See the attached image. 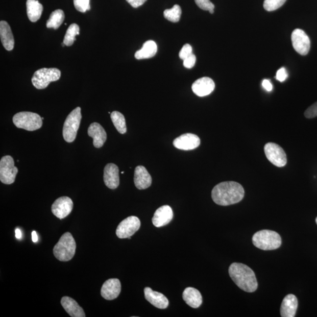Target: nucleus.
I'll return each instance as SVG.
<instances>
[{
	"label": "nucleus",
	"instance_id": "obj_1",
	"mask_svg": "<svg viewBox=\"0 0 317 317\" xmlns=\"http://www.w3.org/2000/svg\"><path fill=\"white\" fill-rule=\"evenodd\" d=\"M245 197L244 188L236 182H224L214 186L211 198L217 205L229 206L240 202Z\"/></svg>",
	"mask_w": 317,
	"mask_h": 317
},
{
	"label": "nucleus",
	"instance_id": "obj_2",
	"mask_svg": "<svg viewBox=\"0 0 317 317\" xmlns=\"http://www.w3.org/2000/svg\"><path fill=\"white\" fill-rule=\"evenodd\" d=\"M229 273L231 279L242 290L253 292L257 289L258 283L255 274L248 265L242 263H232L230 266Z\"/></svg>",
	"mask_w": 317,
	"mask_h": 317
},
{
	"label": "nucleus",
	"instance_id": "obj_3",
	"mask_svg": "<svg viewBox=\"0 0 317 317\" xmlns=\"http://www.w3.org/2000/svg\"><path fill=\"white\" fill-rule=\"evenodd\" d=\"M76 248V242L72 235L66 232L62 235L57 245L54 246L53 252L58 260L68 261L75 255Z\"/></svg>",
	"mask_w": 317,
	"mask_h": 317
},
{
	"label": "nucleus",
	"instance_id": "obj_4",
	"mask_svg": "<svg viewBox=\"0 0 317 317\" xmlns=\"http://www.w3.org/2000/svg\"><path fill=\"white\" fill-rule=\"evenodd\" d=\"M253 243L256 248L263 250H273L279 248L281 238L279 233L269 230H260L254 234Z\"/></svg>",
	"mask_w": 317,
	"mask_h": 317
},
{
	"label": "nucleus",
	"instance_id": "obj_5",
	"mask_svg": "<svg viewBox=\"0 0 317 317\" xmlns=\"http://www.w3.org/2000/svg\"><path fill=\"white\" fill-rule=\"evenodd\" d=\"M13 120L17 128L28 131H36L42 125V117L37 113L31 112L17 113L14 116Z\"/></svg>",
	"mask_w": 317,
	"mask_h": 317
},
{
	"label": "nucleus",
	"instance_id": "obj_6",
	"mask_svg": "<svg viewBox=\"0 0 317 317\" xmlns=\"http://www.w3.org/2000/svg\"><path fill=\"white\" fill-rule=\"evenodd\" d=\"M61 73L56 68H41L35 71L32 78V83L38 89H43L48 87L52 82L60 80Z\"/></svg>",
	"mask_w": 317,
	"mask_h": 317
},
{
	"label": "nucleus",
	"instance_id": "obj_7",
	"mask_svg": "<svg viewBox=\"0 0 317 317\" xmlns=\"http://www.w3.org/2000/svg\"><path fill=\"white\" fill-rule=\"evenodd\" d=\"M82 119L81 109L77 107L69 113L63 127L64 139L68 143L75 140Z\"/></svg>",
	"mask_w": 317,
	"mask_h": 317
},
{
	"label": "nucleus",
	"instance_id": "obj_8",
	"mask_svg": "<svg viewBox=\"0 0 317 317\" xmlns=\"http://www.w3.org/2000/svg\"><path fill=\"white\" fill-rule=\"evenodd\" d=\"M17 173L13 158L9 155L4 156L0 161V181L6 185H11L15 182Z\"/></svg>",
	"mask_w": 317,
	"mask_h": 317
},
{
	"label": "nucleus",
	"instance_id": "obj_9",
	"mask_svg": "<svg viewBox=\"0 0 317 317\" xmlns=\"http://www.w3.org/2000/svg\"><path fill=\"white\" fill-rule=\"evenodd\" d=\"M266 157L277 167H283L287 164V155L283 148L275 143H268L264 147Z\"/></svg>",
	"mask_w": 317,
	"mask_h": 317
},
{
	"label": "nucleus",
	"instance_id": "obj_10",
	"mask_svg": "<svg viewBox=\"0 0 317 317\" xmlns=\"http://www.w3.org/2000/svg\"><path fill=\"white\" fill-rule=\"evenodd\" d=\"M140 228L139 218L136 216H129L119 223L116 234L119 238H131Z\"/></svg>",
	"mask_w": 317,
	"mask_h": 317
},
{
	"label": "nucleus",
	"instance_id": "obj_11",
	"mask_svg": "<svg viewBox=\"0 0 317 317\" xmlns=\"http://www.w3.org/2000/svg\"><path fill=\"white\" fill-rule=\"evenodd\" d=\"M291 41L294 48L301 56H306L310 52V40L303 30H294L291 35Z\"/></svg>",
	"mask_w": 317,
	"mask_h": 317
},
{
	"label": "nucleus",
	"instance_id": "obj_12",
	"mask_svg": "<svg viewBox=\"0 0 317 317\" xmlns=\"http://www.w3.org/2000/svg\"><path fill=\"white\" fill-rule=\"evenodd\" d=\"M73 206L71 199L63 197L57 199L54 202L52 207V210L55 216L60 219H63L71 213Z\"/></svg>",
	"mask_w": 317,
	"mask_h": 317
},
{
	"label": "nucleus",
	"instance_id": "obj_13",
	"mask_svg": "<svg viewBox=\"0 0 317 317\" xmlns=\"http://www.w3.org/2000/svg\"><path fill=\"white\" fill-rule=\"evenodd\" d=\"M173 144L179 150L190 151L194 150L200 145L201 139L197 135L187 133L176 138Z\"/></svg>",
	"mask_w": 317,
	"mask_h": 317
},
{
	"label": "nucleus",
	"instance_id": "obj_14",
	"mask_svg": "<svg viewBox=\"0 0 317 317\" xmlns=\"http://www.w3.org/2000/svg\"><path fill=\"white\" fill-rule=\"evenodd\" d=\"M121 284L119 279H111L105 282L101 288V295L107 300H113L119 296Z\"/></svg>",
	"mask_w": 317,
	"mask_h": 317
},
{
	"label": "nucleus",
	"instance_id": "obj_15",
	"mask_svg": "<svg viewBox=\"0 0 317 317\" xmlns=\"http://www.w3.org/2000/svg\"><path fill=\"white\" fill-rule=\"evenodd\" d=\"M173 217L174 212L171 207L162 206L156 210L152 218V223L156 228H160L169 224Z\"/></svg>",
	"mask_w": 317,
	"mask_h": 317
},
{
	"label": "nucleus",
	"instance_id": "obj_16",
	"mask_svg": "<svg viewBox=\"0 0 317 317\" xmlns=\"http://www.w3.org/2000/svg\"><path fill=\"white\" fill-rule=\"evenodd\" d=\"M215 84L209 77H203L196 81L191 87L193 92L200 97L206 96L214 91Z\"/></svg>",
	"mask_w": 317,
	"mask_h": 317
},
{
	"label": "nucleus",
	"instance_id": "obj_17",
	"mask_svg": "<svg viewBox=\"0 0 317 317\" xmlns=\"http://www.w3.org/2000/svg\"><path fill=\"white\" fill-rule=\"evenodd\" d=\"M119 168L116 164L108 163L104 169V181L109 189H115L119 185Z\"/></svg>",
	"mask_w": 317,
	"mask_h": 317
},
{
	"label": "nucleus",
	"instance_id": "obj_18",
	"mask_svg": "<svg viewBox=\"0 0 317 317\" xmlns=\"http://www.w3.org/2000/svg\"><path fill=\"white\" fill-rule=\"evenodd\" d=\"M88 134L93 138V144L96 148L103 147L107 140V133L99 123H94L91 124L88 128Z\"/></svg>",
	"mask_w": 317,
	"mask_h": 317
},
{
	"label": "nucleus",
	"instance_id": "obj_19",
	"mask_svg": "<svg viewBox=\"0 0 317 317\" xmlns=\"http://www.w3.org/2000/svg\"><path fill=\"white\" fill-rule=\"evenodd\" d=\"M146 300L156 308L165 309L169 305V300L163 294L153 291L150 287L144 289Z\"/></svg>",
	"mask_w": 317,
	"mask_h": 317
},
{
	"label": "nucleus",
	"instance_id": "obj_20",
	"mask_svg": "<svg viewBox=\"0 0 317 317\" xmlns=\"http://www.w3.org/2000/svg\"><path fill=\"white\" fill-rule=\"evenodd\" d=\"M134 183L135 186L139 190L146 189L151 186L152 177L144 166H138L135 168Z\"/></svg>",
	"mask_w": 317,
	"mask_h": 317
},
{
	"label": "nucleus",
	"instance_id": "obj_21",
	"mask_svg": "<svg viewBox=\"0 0 317 317\" xmlns=\"http://www.w3.org/2000/svg\"><path fill=\"white\" fill-rule=\"evenodd\" d=\"M297 307H298V300L295 295H288L285 296L281 305V316L283 317L295 316Z\"/></svg>",
	"mask_w": 317,
	"mask_h": 317
},
{
	"label": "nucleus",
	"instance_id": "obj_22",
	"mask_svg": "<svg viewBox=\"0 0 317 317\" xmlns=\"http://www.w3.org/2000/svg\"><path fill=\"white\" fill-rule=\"evenodd\" d=\"M61 303L62 306L68 314L72 317H85L84 311L75 300L69 297H62Z\"/></svg>",
	"mask_w": 317,
	"mask_h": 317
},
{
	"label": "nucleus",
	"instance_id": "obj_23",
	"mask_svg": "<svg viewBox=\"0 0 317 317\" xmlns=\"http://www.w3.org/2000/svg\"><path fill=\"white\" fill-rule=\"evenodd\" d=\"M0 37L3 45L7 51L13 50L14 47V39L10 27L6 21L0 22Z\"/></svg>",
	"mask_w": 317,
	"mask_h": 317
},
{
	"label": "nucleus",
	"instance_id": "obj_24",
	"mask_svg": "<svg viewBox=\"0 0 317 317\" xmlns=\"http://www.w3.org/2000/svg\"><path fill=\"white\" fill-rule=\"evenodd\" d=\"M182 297L185 303L191 308H198L202 304L201 294L194 288H186L183 292Z\"/></svg>",
	"mask_w": 317,
	"mask_h": 317
},
{
	"label": "nucleus",
	"instance_id": "obj_25",
	"mask_svg": "<svg viewBox=\"0 0 317 317\" xmlns=\"http://www.w3.org/2000/svg\"><path fill=\"white\" fill-rule=\"evenodd\" d=\"M27 13L31 22H37L41 18L43 6L38 0H27Z\"/></svg>",
	"mask_w": 317,
	"mask_h": 317
},
{
	"label": "nucleus",
	"instance_id": "obj_26",
	"mask_svg": "<svg viewBox=\"0 0 317 317\" xmlns=\"http://www.w3.org/2000/svg\"><path fill=\"white\" fill-rule=\"evenodd\" d=\"M157 51L158 46L155 42L148 41L144 43L142 48L135 53V57L137 60L151 58L155 56Z\"/></svg>",
	"mask_w": 317,
	"mask_h": 317
},
{
	"label": "nucleus",
	"instance_id": "obj_27",
	"mask_svg": "<svg viewBox=\"0 0 317 317\" xmlns=\"http://www.w3.org/2000/svg\"><path fill=\"white\" fill-rule=\"evenodd\" d=\"M65 19L64 11L62 10H57L53 12L50 15L48 20L46 22V27L48 29L57 30L63 23Z\"/></svg>",
	"mask_w": 317,
	"mask_h": 317
},
{
	"label": "nucleus",
	"instance_id": "obj_28",
	"mask_svg": "<svg viewBox=\"0 0 317 317\" xmlns=\"http://www.w3.org/2000/svg\"><path fill=\"white\" fill-rule=\"evenodd\" d=\"M113 125L120 134H125L127 132L126 121L125 117L119 112L113 111L111 115Z\"/></svg>",
	"mask_w": 317,
	"mask_h": 317
},
{
	"label": "nucleus",
	"instance_id": "obj_29",
	"mask_svg": "<svg viewBox=\"0 0 317 317\" xmlns=\"http://www.w3.org/2000/svg\"><path fill=\"white\" fill-rule=\"evenodd\" d=\"M80 34V27L76 23H72L68 27L63 42L66 46H71L76 40V37Z\"/></svg>",
	"mask_w": 317,
	"mask_h": 317
},
{
	"label": "nucleus",
	"instance_id": "obj_30",
	"mask_svg": "<svg viewBox=\"0 0 317 317\" xmlns=\"http://www.w3.org/2000/svg\"><path fill=\"white\" fill-rule=\"evenodd\" d=\"M164 17L172 22H178L181 19L182 9L179 5H175L171 9L164 10Z\"/></svg>",
	"mask_w": 317,
	"mask_h": 317
},
{
	"label": "nucleus",
	"instance_id": "obj_31",
	"mask_svg": "<svg viewBox=\"0 0 317 317\" xmlns=\"http://www.w3.org/2000/svg\"><path fill=\"white\" fill-rule=\"evenodd\" d=\"M287 0H264L263 7L267 11H273L279 9Z\"/></svg>",
	"mask_w": 317,
	"mask_h": 317
},
{
	"label": "nucleus",
	"instance_id": "obj_32",
	"mask_svg": "<svg viewBox=\"0 0 317 317\" xmlns=\"http://www.w3.org/2000/svg\"><path fill=\"white\" fill-rule=\"evenodd\" d=\"M74 5L77 10L81 13H85L91 9L90 0H74Z\"/></svg>",
	"mask_w": 317,
	"mask_h": 317
},
{
	"label": "nucleus",
	"instance_id": "obj_33",
	"mask_svg": "<svg viewBox=\"0 0 317 317\" xmlns=\"http://www.w3.org/2000/svg\"><path fill=\"white\" fill-rule=\"evenodd\" d=\"M194 2L200 9L209 11L210 14L214 13V5L210 0H194Z\"/></svg>",
	"mask_w": 317,
	"mask_h": 317
},
{
	"label": "nucleus",
	"instance_id": "obj_34",
	"mask_svg": "<svg viewBox=\"0 0 317 317\" xmlns=\"http://www.w3.org/2000/svg\"><path fill=\"white\" fill-rule=\"evenodd\" d=\"M192 47L189 44H186L182 47L179 53V57L182 60H185L186 58L192 54Z\"/></svg>",
	"mask_w": 317,
	"mask_h": 317
},
{
	"label": "nucleus",
	"instance_id": "obj_35",
	"mask_svg": "<svg viewBox=\"0 0 317 317\" xmlns=\"http://www.w3.org/2000/svg\"><path fill=\"white\" fill-rule=\"evenodd\" d=\"M304 115L307 118L311 119L317 116V102L312 104L304 112Z\"/></svg>",
	"mask_w": 317,
	"mask_h": 317
},
{
	"label": "nucleus",
	"instance_id": "obj_36",
	"mask_svg": "<svg viewBox=\"0 0 317 317\" xmlns=\"http://www.w3.org/2000/svg\"><path fill=\"white\" fill-rule=\"evenodd\" d=\"M197 62V57L193 54L183 60V65L188 69L192 68Z\"/></svg>",
	"mask_w": 317,
	"mask_h": 317
},
{
	"label": "nucleus",
	"instance_id": "obj_37",
	"mask_svg": "<svg viewBox=\"0 0 317 317\" xmlns=\"http://www.w3.org/2000/svg\"><path fill=\"white\" fill-rule=\"evenodd\" d=\"M288 77V74L286 69L284 68H281L277 70L276 73V80L280 82H284L287 79Z\"/></svg>",
	"mask_w": 317,
	"mask_h": 317
},
{
	"label": "nucleus",
	"instance_id": "obj_38",
	"mask_svg": "<svg viewBox=\"0 0 317 317\" xmlns=\"http://www.w3.org/2000/svg\"><path fill=\"white\" fill-rule=\"evenodd\" d=\"M132 7L138 8L142 6L147 0H126Z\"/></svg>",
	"mask_w": 317,
	"mask_h": 317
},
{
	"label": "nucleus",
	"instance_id": "obj_39",
	"mask_svg": "<svg viewBox=\"0 0 317 317\" xmlns=\"http://www.w3.org/2000/svg\"><path fill=\"white\" fill-rule=\"evenodd\" d=\"M262 86L268 92L272 91L273 90V85L268 80H264L262 82Z\"/></svg>",
	"mask_w": 317,
	"mask_h": 317
},
{
	"label": "nucleus",
	"instance_id": "obj_40",
	"mask_svg": "<svg viewBox=\"0 0 317 317\" xmlns=\"http://www.w3.org/2000/svg\"><path fill=\"white\" fill-rule=\"evenodd\" d=\"M15 237H16L18 239H21L22 238V233L21 230L19 229L15 230Z\"/></svg>",
	"mask_w": 317,
	"mask_h": 317
},
{
	"label": "nucleus",
	"instance_id": "obj_41",
	"mask_svg": "<svg viewBox=\"0 0 317 317\" xmlns=\"http://www.w3.org/2000/svg\"><path fill=\"white\" fill-rule=\"evenodd\" d=\"M32 240L34 242H36L38 241V236L35 231H33L32 232Z\"/></svg>",
	"mask_w": 317,
	"mask_h": 317
},
{
	"label": "nucleus",
	"instance_id": "obj_42",
	"mask_svg": "<svg viewBox=\"0 0 317 317\" xmlns=\"http://www.w3.org/2000/svg\"><path fill=\"white\" fill-rule=\"evenodd\" d=\"M315 221H316V225H317V217L316 218Z\"/></svg>",
	"mask_w": 317,
	"mask_h": 317
},
{
	"label": "nucleus",
	"instance_id": "obj_43",
	"mask_svg": "<svg viewBox=\"0 0 317 317\" xmlns=\"http://www.w3.org/2000/svg\"><path fill=\"white\" fill-rule=\"evenodd\" d=\"M124 172H121V174H124Z\"/></svg>",
	"mask_w": 317,
	"mask_h": 317
}]
</instances>
